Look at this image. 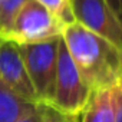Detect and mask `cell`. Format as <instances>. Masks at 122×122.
Masks as SVG:
<instances>
[{
	"instance_id": "6da1fadb",
	"label": "cell",
	"mask_w": 122,
	"mask_h": 122,
	"mask_svg": "<svg viewBox=\"0 0 122 122\" xmlns=\"http://www.w3.org/2000/svg\"><path fill=\"white\" fill-rule=\"evenodd\" d=\"M62 40L79 75L92 91L122 82V50L109 40L76 22L65 26Z\"/></svg>"
},
{
	"instance_id": "277c9868",
	"label": "cell",
	"mask_w": 122,
	"mask_h": 122,
	"mask_svg": "<svg viewBox=\"0 0 122 122\" xmlns=\"http://www.w3.org/2000/svg\"><path fill=\"white\" fill-rule=\"evenodd\" d=\"M60 40L62 37L50 39L40 43L20 45V52L37 102H50L55 86Z\"/></svg>"
},
{
	"instance_id": "3957f363",
	"label": "cell",
	"mask_w": 122,
	"mask_h": 122,
	"mask_svg": "<svg viewBox=\"0 0 122 122\" xmlns=\"http://www.w3.org/2000/svg\"><path fill=\"white\" fill-rule=\"evenodd\" d=\"M63 29L65 25L36 0H26L2 37L9 39L19 46L32 45L62 37Z\"/></svg>"
},
{
	"instance_id": "9a60e30c",
	"label": "cell",
	"mask_w": 122,
	"mask_h": 122,
	"mask_svg": "<svg viewBox=\"0 0 122 122\" xmlns=\"http://www.w3.org/2000/svg\"><path fill=\"white\" fill-rule=\"evenodd\" d=\"M0 5H2V0H0Z\"/></svg>"
},
{
	"instance_id": "52a82bcc",
	"label": "cell",
	"mask_w": 122,
	"mask_h": 122,
	"mask_svg": "<svg viewBox=\"0 0 122 122\" xmlns=\"http://www.w3.org/2000/svg\"><path fill=\"white\" fill-rule=\"evenodd\" d=\"M121 83L92 91L91 99L79 118V122H115Z\"/></svg>"
},
{
	"instance_id": "9c48e42d",
	"label": "cell",
	"mask_w": 122,
	"mask_h": 122,
	"mask_svg": "<svg viewBox=\"0 0 122 122\" xmlns=\"http://www.w3.org/2000/svg\"><path fill=\"white\" fill-rule=\"evenodd\" d=\"M79 118H72L59 112L47 102H37L36 108L29 115L23 116L16 122H75Z\"/></svg>"
},
{
	"instance_id": "5b68a950",
	"label": "cell",
	"mask_w": 122,
	"mask_h": 122,
	"mask_svg": "<svg viewBox=\"0 0 122 122\" xmlns=\"http://www.w3.org/2000/svg\"><path fill=\"white\" fill-rule=\"evenodd\" d=\"M73 19L122 50V23L105 0H71Z\"/></svg>"
},
{
	"instance_id": "7a4b0ae2",
	"label": "cell",
	"mask_w": 122,
	"mask_h": 122,
	"mask_svg": "<svg viewBox=\"0 0 122 122\" xmlns=\"http://www.w3.org/2000/svg\"><path fill=\"white\" fill-rule=\"evenodd\" d=\"M91 95L92 89L79 75L63 40H60L55 86L49 105L68 116L81 118L91 99Z\"/></svg>"
},
{
	"instance_id": "30bf717a",
	"label": "cell",
	"mask_w": 122,
	"mask_h": 122,
	"mask_svg": "<svg viewBox=\"0 0 122 122\" xmlns=\"http://www.w3.org/2000/svg\"><path fill=\"white\" fill-rule=\"evenodd\" d=\"M47 12H50L56 19H59L65 26L75 22L71 0H36Z\"/></svg>"
},
{
	"instance_id": "ba28073f",
	"label": "cell",
	"mask_w": 122,
	"mask_h": 122,
	"mask_svg": "<svg viewBox=\"0 0 122 122\" xmlns=\"http://www.w3.org/2000/svg\"><path fill=\"white\" fill-rule=\"evenodd\" d=\"M36 103L22 99L0 82V122H16L22 119L36 108Z\"/></svg>"
},
{
	"instance_id": "4fadbf2b",
	"label": "cell",
	"mask_w": 122,
	"mask_h": 122,
	"mask_svg": "<svg viewBox=\"0 0 122 122\" xmlns=\"http://www.w3.org/2000/svg\"><path fill=\"white\" fill-rule=\"evenodd\" d=\"M115 122H122V85H121V89H119V98H118V108H116Z\"/></svg>"
},
{
	"instance_id": "8fae6325",
	"label": "cell",
	"mask_w": 122,
	"mask_h": 122,
	"mask_svg": "<svg viewBox=\"0 0 122 122\" xmlns=\"http://www.w3.org/2000/svg\"><path fill=\"white\" fill-rule=\"evenodd\" d=\"M25 3L26 0H2V5H0V36L5 35V32L9 29L15 16Z\"/></svg>"
},
{
	"instance_id": "8992f818",
	"label": "cell",
	"mask_w": 122,
	"mask_h": 122,
	"mask_svg": "<svg viewBox=\"0 0 122 122\" xmlns=\"http://www.w3.org/2000/svg\"><path fill=\"white\" fill-rule=\"evenodd\" d=\"M0 82L22 99L36 103L37 98L26 71L20 46L0 36Z\"/></svg>"
},
{
	"instance_id": "7c38bea8",
	"label": "cell",
	"mask_w": 122,
	"mask_h": 122,
	"mask_svg": "<svg viewBox=\"0 0 122 122\" xmlns=\"http://www.w3.org/2000/svg\"><path fill=\"white\" fill-rule=\"evenodd\" d=\"M112 13L116 16V19L122 23V0H105Z\"/></svg>"
},
{
	"instance_id": "5bb4252c",
	"label": "cell",
	"mask_w": 122,
	"mask_h": 122,
	"mask_svg": "<svg viewBox=\"0 0 122 122\" xmlns=\"http://www.w3.org/2000/svg\"><path fill=\"white\" fill-rule=\"evenodd\" d=\"M75 122H79V119H78V121H75Z\"/></svg>"
}]
</instances>
